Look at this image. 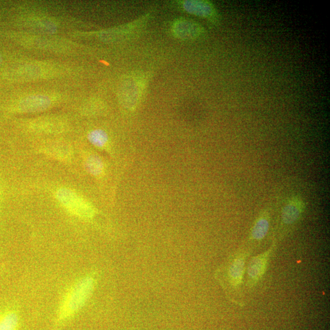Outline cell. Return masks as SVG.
<instances>
[{"label": "cell", "mask_w": 330, "mask_h": 330, "mask_svg": "<svg viewBox=\"0 0 330 330\" xmlns=\"http://www.w3.org/2000/svg\"><path fill=\"white\" fill-rule=\"evenodd\" d=\"M51 105V99L46 96H31L22 100L19 109L24 113H36L47 110Z\"/></svg>", "instance_id": "52a82bcc"}, {"label": "cell", "mask_w": 330, "mask_h": 330, "mask_svg": "<svg viewBox=\"0 0 330 330\" xmlns=\"http://www.w3.org/2000/svg\"><path fill=\"white\" fill-rule=\"evenodd\" d=\"M277 240L275 237L269 249L259 254L253 256L247 261L246 267V279L244 287L247 290H253L264 279L269 269V264L276 252Z\"/></svg>", "instance_id": "7a4b0ae2"}, {"label": "cell", "mask_w": 330, "mask_h": 330, "mask_svg": "<svg viewBox=\"0 0 330 330\" xmlns=\"http://www.w3.org/2000/svg\"><path fill=\"white\" fill-rule=\"evenodd\" d=\"M34 128L46 132H57L61 131V125L57 120L42 119L34 123Z\"/></svg>", "instance_id": "4fadbf2b"}, {"label": "cell", "mask_w": 330, "mask_h": 330, "mask_svg": "<svg viewBox=\"0 0 330 330\" xmlns=\"http://www.w3.org/2000/svg\"><path fill=\"white\" fill-rule=\"evenodd\" d=\"M175 31L181 38L191 39L201 36L203 29L195 22L184 20L176 23Z\"/></svg>", "instance_id": "9c48e42d"}, {"label": "cell", "mask_w": 330, "mask_h": 330, "mask_svg": "<svg viewBox=\"0 0 330 330\" xmlns=\"http://www.w3.org/2000/svg\"><path fill=\"white\" fill-rule=\"evenodd\" d=\"M270 214L267 210L262 211L256 218L250 229L246 244L252 250L258 247L269 233L270 227Z\"/></svg>", "instance_id": "8992f818"}, {"label": "cell", "mask_w": 330, "mask_h": 330, "mask_svg": "<svg viewBox=\"0 0 330 330\" xmlns=\"http://www.w3.org/2000/svg\"><path fill=\"white\" fill-rule=\"evenodd\" d=\"M90 142L96 147H104L107 144L108 137L106 132L102 130L97 129L91 131L88 136Z\"/></svg>", "instance_id": "7c38bea8"}, {"label": "cell", "mask_w": 330, "mask_h": 330, "mask_svg": "<svg viewBox=\"0 0 330 330\" xmlns=\"http://www.w3.org/2000/svg\"><path fill=\"white\" fill-rule=\"evenodd\" d=\"M253 250L247 245L241 246L239 249L230 256L219 271V281L225 290L230 301L241 306L242 293L244 287V276L247 260Z\"/></svg>", "instance_id": "6da1fadb"}, {"label": "cell", "mask_w": 330, "mask_h": 330, "mask_svg": "<svg viewBox=\"0 0 330 330\" xmlns=\"http://www.w3.org/2000/svg\"><path fill=\"white\" fill-rule=\"evenodd\" d=\"M184 8L188 13L204 18L216 16V10L210 2L186 1L184 3Z\"/></svg>", "instance_id": "ba28073f"}, {"label": "cell", "mask_w": 330, "mask_h": 330, "mask_svg": "<svg viewBox=\"0 0 330 330\" xmlns=\"http://www.w3.org/2000/svg\"><path fill=\"white\" fill-rule=\"evenodd\" d=\"M43 151L47 155L62 160H68L72 155L70 147L63 144H50L44 147Z\"/></svg>", "instance_id": "30bf717a"}, {"label": "cell", "mask_w": 330, "mask_h": 330, "mask_svg": "<svg viewBox=\"0 0 330 330\" xmlns=\"http://www.w3.org/2000/svg\"><path fill=\"white\" fill-rule=\"evenodd\" d=\"M86 167L91 175L94 176L99 177L104 173V163L98 156H89L86 160Z\"/></svg>", "instance_id": "8fae6325"}, {"label": "cell", "mask_w": 330, "mask_h": 330, "mask_svg": "<svg viewBox=\"0 0 330 330\" xmlns=\"http://www.w3.org/2000/svg\"><path fill=\"white\" fill-rule=\"evenodd\" d=\"M56 196L65 208L76 216L90 219L95 214V211L89 202L68 188H60L57 191Z\"/></svg>", "instance_id": "5b68a950"}, {"label": "cell", "mask_w": 330, "mask_h": 330, "mask_svg": "<svg viewBox=\"0 0 330 330\" xmlns=\"http://www.w3.org/2000/svg\"><path fill=\"white\" fill-rule=\"evenodd\" d=\"M305 210L303 200L299 196L292 197L282 207L279 216V235L284 237L302 219Z\"/></svg>", "instance_id": "277c9868"}, {"label": "cell", "mask_w": 330, "mask_h": 330, "mask_svg": "<svg viewBox=\"0 0 330 330\" xmlns=\"http://www.w3.org/2000/svg\"><path fill=\"white\" fill-rule=\"evenodd\" d=\"M18 324V317L14 313H10L0 320V330H16Z\"/></svg>", "instance_id": "5bb4252c"}, {"label": "cell", "mask_w": 330, "mask_h": 330, "mask_svg": "<svg viewBox=\"0 0 330 330\" xmlns=\"http://www.w3.org/2000/svg\"><path fill=\"white\" fill-rule=\"evenodd\" d=\"M2 57L1 54H0V64H2Z\"/></svg>", "instance_id": "9a60e30c"}, {"label": "cell", "mask_w": 330, "mask_h": 330, "mask_svg": "<svg viewBox=\"0 0 330 330\" xmlns=\"http://www.w3.org/2000/svg\"><path fill=\"white\" fill-rule=\"evenodd\" d=\"M92 278L88 277L82 279L70 291L65 299L61 310V317L65 318L70 316L78 310L89 298L94 287Z\"/></svg>", "instance_id": "3957f363"}]
</instances>
